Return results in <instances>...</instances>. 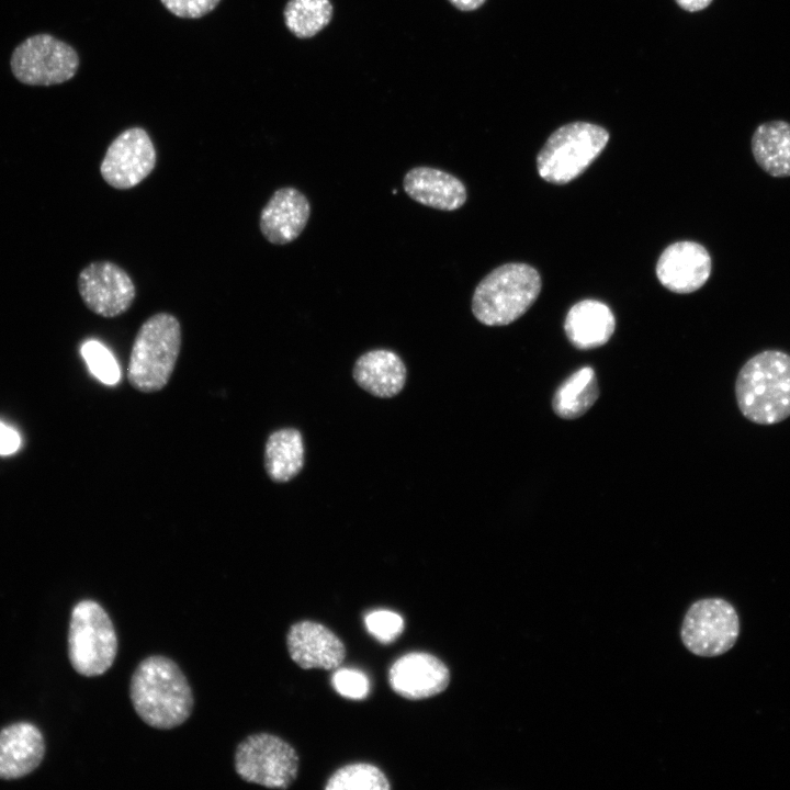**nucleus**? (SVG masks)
Masks as SVG:
<instances>
[{
  "label": "nucleus",
  "instance_id": "obj_5",
  "mask_svg": "<svg viewBox=\"0 0 790 790\" xmlns=\"http://www.w3.org/2000/svg\"><path fill=\"white\" fill-rule=\"evenodd\" d=\"M119 648L114 624L97 601L83 599L71 610L68 656L72 668L86 677L100 676L113 665Z\"/></svg>",
  "mask_w": 790,
  "mask_h": 790
},
{
  "label": "nucleus",
  "instance_id": "obj_14",
  "mask_svg": "<svg viewBox=\"0 0 790 790\" xmlns=\"http://www.w3.org/2000/svg\"><path fill=\"white\" fill-rule=\"evenodd\" d=\"M711 273V257L708 250L695 241H678L669 245L656 264L658 281L675 293H691L700 289Z\"/></svg>",
  "mask_w": 790,
  "mask_h": 790
},
{
  "label": "nucleus",
  "instance_id": "obj_19",
  "mask_svg": "<svg viewBox=\"0 0 790 790\" xmlns=\"http://www.w3.org/2000/svg\"><path fill=\"white\" fill-rule=\"evenodd\" d=\"M614 328L613 313L605 303L596 300H584L573 305L564 323L568 340L583 350L605 345Z\"/></svg>",
  "mask_w": 790,
  "mask_h": 790
},
{
  "label": "nucleus",
  "instance_id": "obj_20",
  "mask_svg": "<svg viewBox=\"0 0 790 790\" xmlns=\"http://www.w3.org/2000/svg\"><path fill=\"white\" fill-rule=\"evenodd\" d=\"M752 151L759 167L772 177L790 176V124H760L752 137Z\"/></svg>",
  "mask_w": 790,
  "mask_h": 790
},
{
  "label": "nucleus",
  "instance_id": "obj_9",
  "mask_svg": "<svg viewBox=\"0 0 790 790\" xmlns=\"http://www.w3.org/2000/svg\"><path fill=\"white\" fill-rule=\"evenodd\" d=\"M14 77L29 86H53L70 80L79 57L67 43L50 34H36L15 47L11 56Z\"/></svg>",
  "mask_w": 790,
  "mask_h": 790
},
{
  "label": "nucleus",
  "instance_id": "obj_16",
  "mask_svg": "<svg viewBox=\"0 0 790 790\" xmlns=\"http://www.w3.org/2000/svg\"><path fill=\"white\" fill-rule=\"evenodd\" d=\"M403 185L410 199L440 211H455L467 199L466 187L458 177L432 167L411 168L404 176Z\"/></svg>",
  "mask_w": 790,
  "mask_h": 790
},
{
  "label": "nucleus",
  "instance_id": "obj_13",
  "mask_svg": "<svg viewBox=\"0 0 790 790\" xmlns=\"http://www.w3.org/2000/svg\"><path fill=\"white\" fill-rule=\"evenodd\" d=\"M286 646L292 661L303 669H334L346 657L343 642L327 627L309 620L290 627Z\"/></svg>",
  "mask_w": 790,
  "mask_h": 790
},
{
  "label": "nucleus",
  "instance_id": "obj_3",
  "mask_svg": "<svg viewBox=\"0 0 790 790\" xmlns=\"http://www.w3.org/2000/svg\"><path fill=\"white\" fill-rule=\"evenodd\" d=\"M541 276L523 262L501 264L476 285L471 308L474 317L486 326H505L521 317L541 291Z\"/></svg>",
  "mask_w": 790,
  "mask_h": 790
},
{
  "label": "nucleus",
  "instance_id": "obj_12",
  "mask_svg": "<svg viewBox=\"0 0 790 790\" xmlns=\"http://www.w3.org/2000/svg\"><path fill=\"white\" fill-rule=\"evenodd\" d=\"M388 681L399 696L419 700L445 690L450 682V672L438 657L413 652L395 661L388 672Z\"/></svg>",
  "mask_w": 790,
  "mask_h": 790
},
{
  "label": "nucleus",
  "instance_id": "obj_24",
  "mask_svg": "<svg viewBox=\"0 0 790 790\" xmlns=\"http://www.w3.org/2000/svg\"><path fill=\"white\" fill-rule=\"evenodd\" d=\"M390 781L376 766L368 763L349 764L328 779L327 790H388Z\"/></svg>",
  "mask_w": 790,
  "mask_h": 790
},
{
  "label": "nucleus",
  "instance_id": "obj_25",
  "mask_svg": "<svg viewBox=\"0 0 790 790\" xmlns=\"http://www.w3.org/2000/svg\"><path fill=\"white\" fill-rule=\"evenodd\" d=\"M81 356L90 372L103 384L115 385L121 379L119 364L113 354L95 340L86 341L81 346Z\"/></svg>",
  "mask_w": 790,
  "mask_h": 790
},
{
  "label": "nucleus",
  "instance_id": "obj_6",
  "mask_svg": "<svg viewBox=\"0 0 790 790\" xmlns=\"http://www.w3.org/2000/svg\"><path fill=\"white\" fill-rule=\"evenodd\" d=\"M609 140L601 126L574 122L554 131L537 157V169L542 179L565 184L580 176L600 155Z\"/></svg>",
  "mask_w": 790,
  "mask_h": 790
},
{
  "label": "nucleus",
  "instance_id": "obj_10",
  "mask_svg": "<svg viewBox=\"0 0 790 790\" xmlns=\"http://www.w3.org/2000/svg\"><path fill=\"white\" fill-rule=\"evenodd\" d=\"M156 161V149L147 132L140 127H131L110 144L100 172L110 187L127 190L147 178Z\"/></svg>",
  "mask_w": 790,
  "mask_h": 790
},
{
  "label": "nucleus",
  "instance_id": "obj_27",
  "mask_svg": "<svg viewBox=\"0 0 790 790\" xmlns=\"http://www.w3.org/2000/svg\"><path fill=\"white\" fill-rule=\"evenodd\" d=\"M332 686L342 697L361 700L370 690L368 677L359 670L341 668L332 675Z\"/></svg>",
  "mask_w": 790,
  "mask_h": 790
},
{
  "label": "nucleus",
  "instance_id": "obj_22",
  "mask_svg": "<svg viewBox=\"0 0 790 790\" xmlns=\"http://www.w3.org/2000/svg\"><path fill=\"white\" fill-rule=\"evenodd\" d=\"M598 394L594 370L589 366L582 368L557 388L553 397V409L561 418H578L594 405Z\"/></svg>",
  "mask_w": 790,
  "mask_h": 790
},
{
  "label": "nucleus",
  "instance_id": "obj_28",
  "mask_svg": "<svg viewBox=\"0 0 790 790\" xmlns=\"http://www.w3.org/2000/svg\"><path fill=\"white\" fill-rule=\"evenodd\" d=\"M172 14L198 19L211 12L219 0H160Z\"/></svg>",
  "mask_w": 790,
  "mask_h": 790
},
{
  "label": "nucleus",
  "instance_id": "obj_26",
  "mask_svg": "<svg viewBox=\"0 0 790 790\" xmlns=\"http://www.w3.org/2000/svg\"><path fill=\"white\" fill-rule=\"evenodd\" d=\"M364 623L370 634L382 643L394 641L404 630L403 618L390 610H375L368 613Z\"/></svg>",
  "mask_w": 790,
  "mask_h": 790
},
{
  "label": "nucleus",
  "instance_id": "obj_1",
  "mask_svg": "<svg viewBox=\"0 0 790 790\" xmlns=\"http://www.w3.org/2000/svg\"><path fill=\"white\" fill-rule=\"evenodd\" d=\"M129 698L143 722L159 730L184 723L194 704L185 675L163 655L148 656L137 665L131 677Z\"/></svg>",
  "mask_w": 790,
  "mask_h": 790
},
{
  "label": "nucleus",
  "instance_id": "obj_23",
  "mask_svg": "<svg viewBox=\"0 0 790 790\" xmlns=\"http://www.w3.org/2000/svg\"><path fill=\"white\" fill-rule=\"evenodd\" d=\"M329 0H289L284 11V23L298 38L316 35L328 25L332 18Z\"/></svg>",
  "mask_w": 790,
  "mask_h": 790
},
{
  "label": "nucleus",
  "instance_id": "obj_17",
  "mask_svg": "<svg viewBox=\"0 0 790 790\" xmlns=\"http://www.w3.org/2000/svg\"><path fill=\"white\" fill-rule=\"evenodd\" d=\"M45 754L41 731L27 722L11 724L0 731V779L22 778L34 771Z\"/></svg>",
  "mask_w": 790,
  "mask_h": 790
},
{
  "label": "nucleus",
  "instance_id": "obj_11",
  "mask_svg": "<svg viewBox=\"0 0 790 790\" xmlns=\"http://www.w3.org/2000/svg\"><path fill=\"white\" fill-rule=\"evenodd\" d=\"M77 283L84 305L102 317L122 315L136 296L132 278L112 261L89 263L79 272Z\"/></svg>",
  "mask_w": 790,
  "mask_h": 790
},
{
  "label": "nucleus",
  "instance_id": "obj_2",
  "mask_svg": "<svg viewBox=\"0 0 790 790\" xmlns=\"http://www.w3.org/2000/svg\"><path fill=\"white\" fill-rule=\"evenodd\" d=\"M735 395L740 411L757 425H775L790 417V356L765 350L741 368Z\"/></svg>",
  "mask_w": 790,
  "mask_h": 790
},
{
  "label": "nucleus",
  "instance_id": "obj_15",
  "mask_svg": "<svg viewBox=\"0 0 790 790\" xmlns=\"http://www.w3.org/2000/svg\"><path fill=\"white\" fill-rule=\"evenodd\" d=\"M311 215V204L304 193L293 187L273 192L260 213L262 236L273 245L295 240L304 230Z\"/></svg>",
  "mask_w": 790,
  "mask_h": 790
},
{
  "label": "nucleus",
  "instance_id": "obj_7",
  "mask_svg": "<svg viewBox=\"0 0 790 790\" xmlns=\"http://www.w3.org/2000/svg\"><path fill=\"white\" fill-rule=\"evenodd\" d=\"M298 755L283 738L261 732L247 736L236 747L234 766L246 782L286 789L296 779Z\"/></svg>",
  "mask_w": 790,
  "mask_h": 790
},
{
  "label": "nucleus",
  "instance_id": "obj_18",
  "mask_svg": "<svg viewBox=\"0 0 790 790\" xmlns=\"http://www.w3.org/2000/svg\"><path fill=\"white\" fill-rule=\"evenodd\" d=\"M352 375L364 391L376 397L390 398L403 390L406 382V366L396 352L388 349H373L357 359Z\"/></svg>",
  "mask_w": 790,
  "mask_h": 790
},
{
  "label": "nucleus",
  "instance_id": "obj_30",
  "mask_svg": "<svg viewBox=\"0 0 790 790\" xmlns=\"http://www.w3.org/2000/svg\"><path fill=\"white\" fill-rule=\"evenodd\" d=\"M686 11L696 12L707 8L712 0H675Z\"/></svg>",
  "mask_w": 790,
  "mask_h": 790
},
{
  "label": "nucleus",
  "instance_id": "obj_29",
  "mask_svg": "<svg viewBox=\"0 0 790 790\" xmlns=\"http://www.w3.org/2000/svg\"><path fill=\"white\" fill-rule=\"evenodd\" d=\"M21 445V437L19 432L0 422V454L9 455L19 450Z\"/></svg>",
  "mask_w": 790,
  "mask_h": 790
},
{
  "label": "nucleus",
  "instance_id": "obj_8",
  "mask_svg": "<svg viewBox=\"0 0 790 790\" xmlns=\"http://www.w3.org/2000/svg\"><path fill=\"white\" fill-rule=\"evenodd\" d=\"M740 620L735 608L722 598H703L687 610L680 636L687 650L698 656L726 653L737 641Z\"/></svg>",
  "mask_w": 790,
  "mask_h": 790
},
{
  "label": "nucleus",
  "instance_id": "obj_31",
  "mask_svg": "<svg viewBox=\"0 0 790 790\" xmlns=\"http://www.w3.org/2000/svg\"><path fill=\"white\" fill-rule=\"evenodd\" d=\"M461 11H473L478 9L486 0H449Z\"/></svg>",
  "mask_w": 790,
  "mask_h": 790
},
{
  "label": "nucleus",
  "instance_id": "obj_4",
  "mask_svg": "<svg viewBox=\"0 0 790 790\" xmlns=\"http://www.w3.org/2000/svg\"><path fill=\"white\" fill-rule=\"evenodd\" d=\"M181 348V326L176 316L158 313L139 327L127 368L129 384L144 393L168 383Z\"/></svg>",
  "mask_w": 790,
  "mask_h": 790
},
{
  "label": "nucleus",
  "instance_id": "obj_21",
  "mask_svg": "<svg viewBox=\"0 0 790 790\" xmlns=\"http://www.w3.org/2000/svg\"><path fill=\"white\" fill-rule=\"evenodd\" d=\"M304 465V442L301 432L283 428L272 432L266 443L264 467L276 483L294 478Z\"/></svg>",
  "mask_w": 790,
  "mask_h": 790
}]
</instances>
